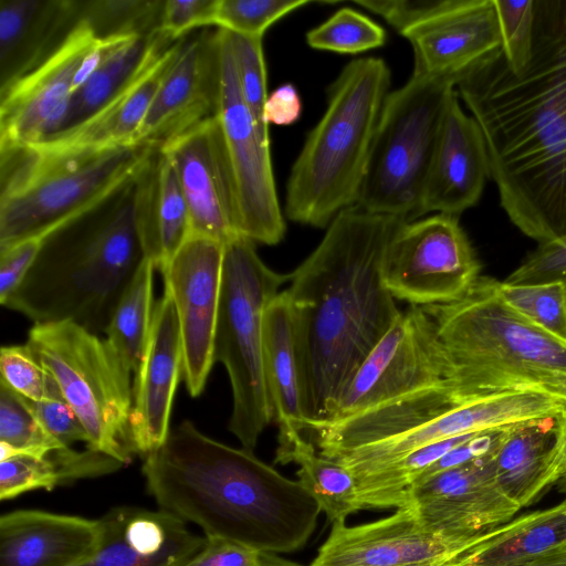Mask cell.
I'll return each instance as SVG.
<instances>
[{"label": "cell", "mask_w": 566, "mask_h": 566, "mask_svg": "<svg viewBox=\"0 0 566 566\" xmlns=\"http://www.w3.org/2000/svg\"><path fill=\"white\" fill-rule=\"evenodd\" d=\"M164 1H78V20L84 21L97 39L153 35L159 33Z\"/></svg>", "instance_id": "obj_34"}, {"label": "cell", "mask_w": 566, "mask_h": 566, "mask_svg": "<svg viewBox=\"0 0 566 566\" xmlns=\"http://www.w3.org/2000/svg\"><path fill=\"white\" fill-rule=\"evenodd\" d=\"M558 465H566V412L562 418V439L558 452Z\"/></svg>", "instance_id": "obj_50"}, {"label": "cell", "mask_w": 566, "mask_h": 566, "mask_svg": "<svg viewBox=\"0 0 566 566\" xmlns=\"http://www.w3.org/2000/svg\"><path fill=\"white\" fill-rule=\"evenodd\" d=\"M62 447L40 423L28 400L0 380V460L17 453L44 455Z\"/></svg>", "instance_id": "obj_35"}, {"label": "cell", "mask_w": 566, "mask_h": 566, "mask_svg": "<svg viewBox=\"0 0 566 566\" xmlns=\"http://www.w3.org/2000/svg\"><path fill=\"white\" fill-rule=\"evenodd\" d=\"M134 212L145 259L163 273L189 238L190 221L175 167L160 147L134 179Z\"/></svg>", "instance_id": "obj_27"}, {"label": "cell", "mask_w": 566, "mask_h": 566, "mask_svg": "<svg viewBox=\"0 0 566 566\" xmlns=\"http://www.w3.org/2000/svg\"><path fill=\"white\" fill-rule=\"evenodd\" d=\"M99 518L18 510L0 517V566H75L99 546Z\"/></svg>", "instance_id": "obj_24"}, {"label": "cell", "mask_w": 566, "mask_h": 566, "mask_svg": "<svg viewBox=\"0 0 566 566\" xmlns=\"http://www.w3.org/2000/svg\"><path fill=\"white\" fill-rule=\"evenodd\" d=\"M480 269L459 218L437 213L397 230L385 252L382 282L396 300L422 307L461 298Z\"/></svg>", "instance_id": "obj_13"}, {"label": "cell", "mask_w": 566, "mask_h": 566, "mask_svg": "<svg viewBox=\"0 0 566 566\" xmlns=\"http://www.w3.org/2000/svg\"><path fill=\"white\" fill-rule=\"evenodd\" d=\"M301 113L302 102L296 87L285 83L268 95L263 116L268 125L287 126L298 120Z\"/></svg>", "instance_id": "obj_47"}, {"label": "cell", "mask_w": 566, "mask_h": 566, "mask_svg": "<svg viewBox=\"0 0 566 566\" xmlns=\"http://www.w3.org/2000/svg\"><path fill=\"white\" fill-rule=\"evenodd\" d=\"M306 42L316 50L356 54L384 45L386 31L361 12L342 8L308 31Z\"/></svg>", "instance_id": "obj_37"}, {"label": "cell", "mask_w": 566, "mask_h": 566, "mask_svg": "<svg viewBox=\"0 0 566 566\" xmlns=\"http://www.w3.org/2000/svg\"><path fill=\"white\" fill-rule=\"evenodd\" d=\"M493 1L506 64L513 74L523 75L533 56L535 0Z\"/></svg>", "instance_id": "obj_39"}, {"label": "cell", "mask_w": 566, "mask_h": 566, "mask_svg": "<svg viewBox=\"0 0 566 566\" xmlns=\"http://www.w3.org/2000/svg\"><path fill=\"white\" fill-rule=\"evenodd\" d=\"M502 298L545 332L566 343V283L513 285L497 282Z\"/></svg>", "instance_id": "obj_36"}, {"label": "cell", "mask_w": 566, "mask_h": 566, "mask_svg": "<svg viewBox=\"0 0 566 566\" xmlns=\"http://www.w3.org/2000/svg\"><path fill=\"white\" fill-rule=\"evenodd\" d=\"M77 22V0H0V90L49 59Z\"/></svg>", "instance_id": "obj_26"}, {"label": "cell", "mask_w": 566, "mask_h": 566, "mask_svg": "<svg viewBox=\"0 0 566 566\" xmlns=\"http://www.w3.org/2000/svg\"><path fill=\"white\" fill-rule=\"evenodd\" d=\"M566 412V400L533 389L460 397L426 424L405 434L355 448L332 460L361 476L428 444L488 430L502 429Z\"/></svg>", "instance_id": "obj_14"}, {"label": "cell", "mask_w": 566, "mask_h": 566, "mask_svg": "<svg viewBox=\"0 0 566 566\" xmlns=\"http://www.w3.org/2000/svg\"><path fill=\"white\" fill-rule=\"evenodd\" d=\"M479 125L511 222L538 243L566 235V0H535L523 75L502 50L455 82Z\"/></svg>", "instance_id": "obj_1"}, {"label": "cell", "mask_w": 566, "mask_h": 566, "mask_svg": "<svg viewBox=\"0 0 566 566\" xmlns=\"http://www.w3.org/2000/svg\"><path fill=\"white\" fill-rule=\"evenodd\" d=\"M390 78L387 63L374 56L349 62L336 77L289 176L284 212L291 221L324 228L354 206Z\"/></svg>", "instance_id": "obj_6"}, {"label": "cell", "mask_w": 566, "mask_h": 566, "mask_svg": "<svg viewBox=\"0 0 566 566\" xmlns=\"http://www.w3.org/2000/svg\"><path fill=\"white\" fill-rule=\"evenodd\" d=\"M97 38L78 20L32 72L0 90V146L38 144L61 130L76 72Z\"/></svg>", "instance_id": "obj_17"}, {"label": "cell", "mask_w": 566, "mask_h": 566, "mask_svg": "<svg viewBox=\"0 0 566 566\" xmlns=\"http://www.w3.org/2000/svg\"><path fill=\"white\" fill-rule=\"evenodd\" d=\"M229 38L242 96L259 126L269 129L263 116L269 94L262 39L232 32Z\"/></svg>", "instance_id": "obj_40"}, {"label": "cell", "mask_w": 566, "mask_h": 566, "mask_svg": "<svg viewBox=\"0 0 566 566\" xmlns=\"http://www.w3.org/2000/svg\"><path fill=\"white\" fill-rule=\"evenodd\" d=\"M172 42L175 41L156 33L129 38L117 46L72 93L61 130L95 114L118 94L153 56Z\"/></svg>", "instance_id": "obj_30"}, {"label": "cell", "mask_w": 566, "mask_h": 566, "mask_svg": "<svg viewBox=\"0 0 566 566\" xmlns=\"http://www.w3.org/2000/svg\"><path fill=\"white\" fill-rule=\"evenodd\" d=\"M27 344L78 417L86 448L130 463L137 454L130 434L133 370L124 357L106 338L71 321L34 324Z\"/></svg>", "instance_id": "obj_9"}, {"label": "cell", "mask_w": 566, "mask_h": 566, "mask_svg": "<svg viewBox=\"0 0 566 566\" xmlns=\"http://www.w3.org/2000/svg\"><path fill=\"white\" fill-rule=\"evenodd\" d=\"M260 566H303L298 563L279 557L277 554L262 553Z\"/></svg>", "instance_id": "obj_49"}, {"label": "cell", "mask_w": 566, "mask_h": 566, "mask_svg": "<svg viewBox=\"0 0 566 566\" xmlns=\"http://www.w3.org/2000/svg\"><path fill=\"white\" fill-rule=\"evenodd\" d=\"M310 0H218L214 27L249 38L262 39L284 15Z\"/></svg>", "instance_id": "obj_38"}, {"label": "cell", "mask_w": 566, "mask_h": 566, "mask_svg": "<svg viewBox=\"0 0 566 566\" xmlns=\"http://www.w3.org/2000/svg\"><path fill=\"white\" fill-rule=\"evenodd\" d=\"M454 373L432 318L421 306L411 305L401 312L361 363L324 426L418 391L452 384Z\"/></svg>", "instance_id": "obj_12"}, {"label": "cell", "mask_w": 566, "mask_h": 566, "mask_svg": "<svg viewBox=\"0 0 566 566\" xmlns=\"http://www.w3.org/2000/svg\"><path fill=\"white\" fill-rule=\"evenodd\" d=\"M565 283H566V280H565Z\"/></svg>", "instance_id": "obj_51"}, {"label": "cell", "mask_w": 566, "mask_h": 566, "mask_svg": "<svg viewBox=\"0 0 566 566\" xmlns=\"http://www.w3.org/2000/svg\"><path fill=\"white\" fill-rule=\"evenodd\" d=\"M155 265L144 259L119 297L106 326V339L124 357L135 374L151 326Z\"/></svg>", "instance_id": "obj_32"}, {"label": "cell", "mask_w": 566, "mask_h": 566, "mask_svg": "<svg viewBox=\"0 0 566 566\" xmlns=\"http://www.w3.org/2000/svg\"><path fill=\"white\" fill-rule=\"evenodd\" d=\"M0 373L2 381L31 401L46 400L57 388L53 377L27 343L1 347Z\"/></svg>", "instance_id": "obj_41"}, {"label": "cell", "mask_w": 566, "mask_h": 566, "mask_svg": "<svg viewBox=\"0 0 566 566\" xmlns=\"http://www.w3.org/2000/svg\"><path fill=\"white\" fill-rule=\"evenodd\" d=\"M402 36L413 50V73L454 83L501 50L493 0H443L430 19Z\"/></svg>", "instance_id": "obj_21"}, {"label": "cell", "mask_w": 566, "mask_h": 566, "mask_svg": "<svg viewBox=\"0 0 566 566\" xmlns=\"http://www.w3.org/2000/svg\"><path fill=\"white\" fill-rule=\"evenodd\" d=\"M224 244L189 237L161 273L174 300L182 339L187 390L198 397L214 364Z\"/></svg>", "instance_id": "obj_15"}, {"label": "cell", "mask_w": 566, "mask_h": 566, "mask_svg": "<svg viewBox=\"0 0 566 566\" xmlns=\"http://www.w3.org/2000/svg\"><path fill=\"white\" fill-rule=\"evenodd\" d=\"M286 281L291 274L270 269L250 239L238 235L224 243L213 357L231 384L228 429L250 451L274 420L263 370V318Z\"/></svg>", "instance_id": "obj_8"}, {"label": "cell", "mask_w": 566, "mask_h": 566, "mask_svg": "<svg viewBox=\"0 0 566 566\" xmlns=\"http://www.w3.org/2000/svg\"><path fill=\"white\" fill-rule=\"evenodd\" d=\"M277 442L274 463L298 465V480L331 523L345 522L361 510L356 479L346 467L322 455L303 434Z\"/></svg>", "instance_id": "obj_29"}, {"label": "cell", "mask_w": 566, "mask_h": 566, "mask_svg": "<svg viewBox=\"0 0 566 566\" xmlns=\"http://www.w3.org/2000/svg\"><path fill=\"white\" fill-rule=\"evenodd\" d=\"M218 29L219 94L216 111L239 211L240 234L273 245L285 235L273 175L270 135L256 123L238 81L229 32Z\"/></svg>", "instance_id": "obj_11"}, {"label": "cell", "mask_w": 566, "mask_h": 566, "mask_svg": "<svg viewBox=\"0 0 566 566\" xmlns=\"http://www.w3.org/2000/svg\"><path fill=\"white\" fill-rule=\"evenodd\" d=\"M405 222L350 206L291 273L306 431L329 422L342 392L401 314L382 282V261Z\"/></svg>", "instance_id": "obj_2"}, {"label": "cell", "mask_w": 566, "mask_h": 566, "mask_svg": "<svg viewBox=\"0 0 566 566\" xmlns=\"http://www.w3.org/2000/svg\"><path fill=\"white\" fill-rule=\"evenodd\" d=\"M556 542V533L548 525H539L532 528L523 539V547L527 553L537 554Z\"/></svg>", "instance_id": "obj_48"}, {"label": "cell", "mask_w": 566, "mask_h": 566, "mask_svg": "<svg viewBox=\"0 0 566 566\" xmlns=\"http://www.w3.org/2000/svg\"><path fill=\"white\" fill-rule=\"evenodd\" d=\"M262 552L221 537H207L205 547L181 566H260Z\"/></svg>", "instance_id": "obj_46"}, {"label": "cell", "mask_w": 566, "mask_h": 566, "mask_svg": "<svg viewBox=\"0 0 566 566\" xmlns=\"http://www.w3.org/2000/svg\"><path fill=\"white\" fill-rule=\"evenodd\" d=\"M28 402L43 428L60 443L65 447H71L75 442L88 444V436L83 424L63 398L59 387L49 399Z\"/></svg>", "instance_id": "obj_43"}, {"label": "cell", "mask_w": 566, "mask_h": 566, "mask_svg": "<svg viewBox=\"0 0 566 566\" xmlns=\"http://www.w3.org/2000/svg\"><path fill=\"white\" fill-rule=\"evenodd\" d=\"M566 280V235L538 243L504 282L527 285Z\"/></svg>", "instance_id": "obj_42"}, {"label": "cell", "mask_w": 566, "mask_h": 566, "mask_svg": "<svg viewBox=\"0 0 566 566\" xmlns=\"http://www.w3.org/2000/svg\"><path fill=\"white\" fill-rule=\"evenodd\" d=\"M184 374L179 319L170 292L164 287L155 304L144 354L135 373L130 434L144 458L160 448L170 428L174 397Z\"/></svg>", "instance_id": "obj_20"}, {"label": "cell", "mask_w": 566, "mask_h": 566, "mask_svg": "<svg viewBox=\"0 0 566 566\" xmlns=\"http://www.w3.org/2000/svg\"><path fill=\"white\" fill-rule=\"evenodd\" d=\"M480 276L459 300L422 306L454 366L465 397L533 389L566 400V343L533 324Z\"/></svg>", "instance_id": "obj_5"}, {"label": "cell", "mask_w": 566, "mask_h": 566, "mask_svg": "<svg viewBox=\"0 0 566 566\" xmlns=\"http://www.w3.org/2000/svg\"><path fill=\"white\" fill-rule=\"evenodd\" d=\"M97 549L75 566H181L206 545L187 523L161 510L112 507Z\"/></svg>", "instance_id": "obj_23"}, {"label": "cell", "mask_w": 566, "mask_h": 566, "mask_svg": "<svg viewBox=\"0 0 566 566\" xmlns=\"http://www.w3.org/2000/svg\"><path fill=\"white\" fill-rule=\"evenodd\" d=\"M160 148L169 156L186 199L189 237L224 244L241 235L234 184L216 115Z\"/></svg>", "instance_id": "obj_18"}, {"label": "cell", "mask_w": 566, "mask_h": 566, "mask_svg": "<svg viewBox=\"0 0 566 566\" xmlns=\"http://www.w3.org/2000/svg\"><path fill=\"white\" fill-rule=\"evenodd\" d=\"M148 494L159 510L262 553L301 549L322 509L300 480L282 475L253 451L233 448L184 420L145 457Z\"/></svg>", "instance_id": "obj_3"}, {"label": "cell", "mask_w": 566, "mask_h": 566, "mask_svg": "<svg viewBox=\"0 0 566 566\" xmlns=\"http://www.w3.org/2000/svg\"><path fill=\"white\" fill-rule=\"evenodd\" d=\"M185 41V38L179 39L159 51L95 114L32 146L64 151L136 144V136L151 102Z\"/></svg>", "instance_id": "obj_25"}, {"label": "cell", "mask_w": 566, "mask_h": 566, "mask_svg": "<svg viewBox=\"0 0 566 566\" xmlns=\"http://www.w3.org/2000/svg\"><path fill=\"white\" fill-rule=\"evenodd\" d=\"M491 177L483 134L453 94L446 111L424 179L420 217L428 212L459 217L475 206Z\"/></svg>", "instance_id": "obj_22"}, {"label": "cell", "mask_w": 566, "mask_h": 566, "mask_svg": "<svg viewBox=\"0 0 566 566\" xmlns=\"http://www.w3.org/2000/svg\"><path fill=\"white\" fill-rule=\"evenodd\" d=\"M218 0H165L159 33L177 41L195 28L214 25Z\"/></svg>", "instance_id": "obj_44"}, {"label": "cell", "mask_w": 566, "mask_h": 566, "mask_svg": "<svg viewBox=\"0 0 566 566\" xmlns=\"http://www.w3.org/2000/svg\"><path fill=\"white\" fill-rule=\"evenodd\" d=\"M471 545L468 532L428 530L406 505L370 523H332L310 566H431L459 556Z\"/></svg>", "instance_id": "obj_16"}, {"label": "cell", "mask_w": 566, "mask_h": 566, "mask_svg": "<svg viewBox=\"0 0 566 566\" xmlns=\"http://www.w3.org/2000/svg\"><path fill=\"white\" fill-rule=\"evenodd\" d=\"M45 239L31 237L0 248V303L2 306L24 280Z\"/></svg>", "instance_id": "obj_45"}, {"label": "cell", "mask_w": 566, "mask_h": 566, "mask_svg": "<svg viewBox=\"0 0 566 566\" xmlns=\"http://www.w3.org/2000/svg\"><path fill=\"white\" fill-rule=\"evenodd\" d=\"M153 149L0 146V248L46 238L95 209L135 179Z\"/></svg>", "instance_id": "obj_7"}, {"label": "cell", "mask_w": 566, "mask_h": 566, "mask_svg": "<svg viewBox=\"0 0 566 566\" xmlns=\"http://www.w3.org/2000/svg\"><path fill=\"white\" fill-rule=\"evenodd\" d=\"M476 433L428 444L356 480L361 510L406 506L410 490L421 474Z\"/></svg>", "instance_id": "obj_31"}, {"label": "cell", "mask_w": 566, "mask_h": 566, "mask_svg": "<svg viewBox=\"0 0 566 566\" xmlns=\"http://www.w3.org/2000/svg\"><path fill=\"white\" fill-rule=\"evenodd\" d=\"M80 478V463L71 447L44 455L17 453L0 462V499L11 500L33 490L52 491Z\"/></svg>", "instance_id": "obj_33"}, {"label": "cell", "mask_w": 566, "mask_h": 566, "mask_svg": "<svg viewBox=\"0 0 566 566\" xmlns=\"http://www.w3.org/2000/svg\"><path fill=\"white\" fill-rule=\"evenodd\" d=\"M263 370L279 427L277 441L306 431L297 364L294 321L287 291L268 305L263 318Z\"/></svg>", "instance_id": "obj_28"}, {"label": "cell", "mask_w": 566, "mask_h": 566, "mask_svg": "<svg viewBox=\"0 0 566 566\" xmlns=\"http://www.w3.org/2000/svg\"><path fill=\"white\" fill-rule=\"evenodd\" d=\"M144 259L133 180L46 237L24 280L3 306L34 324L71 321L99 335Z\"/></svg>", "instance_id": "obj_4"}, {"label": "cell", "mask_w": 566, "mask_h": 566, "mask_svg": "<svg viewBox=\"0 0 566 566\" xmlns=\"http://www.w3.org/2000/svg\"><path fill=\"white\" fill-rule=\"evenodd\" d=\"M455 83L412 72L390 92L354 206L373 213L420 217L424 179Z\"/></svg>", "instance_id": "obj_10"}, {"label": "cell", "mask_w": 566, "mask_h": 566, "mask_svg": "<svg viewBox=\"0 0 566 566\" xmlns=\"http://www.w3.org/2000/svg\"><path fill=\"white\" fill-rule=\"evenodd\" d=\"M219 94L218 29L186 40L161 82L136 136L160 147L216 115Z\"/></svg>", "instance_id": "obj_19"}]
</instances>
